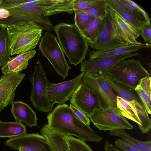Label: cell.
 <instances>
[{
	"instance_id": "6da1fadb",
	"label": "cell",
	"mask_w": 151,
	"mask_h": 151,
	"mask_svg": "<svg viewBox=\"0 0 151 151\" xmlns=\"http://www.w3.org/2000/svg\"><path fill=\"white\" fill-rule=\"evenodd\" d=\"M32 22L42 30L51 32L53 25L36 0H3L0 6V27L6 29L18 22Z\"/></svg>"
},
{
	"instance_id": "7a4b0ae2",
	"label": "cell",
	"mask_w": 151,
	"mask_h": 151,
	"mask_svg": "<svg viewBox=\"0 0 151 151\" xmlns=\"http://www.w3.org/2000/svg\"><path fill=\"white\" fill-rule=\"evenodd\" d=\"M47 124L53 131L74 136L83 141L100 142L103 138L84 124L68 104H59L48 114Z\"/></svg>"
},
{
	"instance_id": "3957f363",
	"label": "cell",
	"mask_w": 151,
	"mask_h": 151,
	"mask_svg": "<svg viewBox=\"0 0 151 151\" xmlns=\"http://www.w3.org/2000/svg\"><path fill=\"white\" fill-rule=\"evenodd\" d=\"M63 52L69 63L75 66L81 63L88 51V42L75 24L61 22L54 27Z\"/></svg>"
},
{
	"instance_id": "277c9868",
	"label": "cell",
	"mask_w": 151,
	"mask_h": 151,
	"mask_svg": "<svg viewBox=\"0 0 151 151\" xmlns=\"http://www.w3.org/2000/svg\"><path fill=\"white\" fill-rule=\"evenodd\" d=\"M11 55L34 50L38 45L42 29L32 22H18L6 29Z\"/></svg>"
},
{
	"instance_id": "5b68a950",
	"label": "cell",
	"mask_w": 151,
	"mask_h": 151,
	"mask_svg": "<svg viewBox=\"0 0 151 151\" xmlns=\"http://www.w3.org/2000/svg\"><path fill=\"white\" fill-rule=\"evenodd\" d=\"M28 78L31 84L30 97L32 105L39 111L50 112L54 104L49 100L47 91L49 82L40 59L37 61L34 72Z\"/></svg>"
},
{
	"instance_id": "8992f818",
	"label": "cell",
	"mask_w": 151,
	"mask_h": 151,
	"mask_svg": "<svg viewBox=\"0 0 151 151\" xmlns=\"http://www.w3.org/2000/svg\"><path fill=\"white\" fill-rule=\"evenodd\" d=\"M106 74L134 89L142 79L151 76L141 61L134 58L120 62Z\"/></svg>"
},
{
	"instance_id": "52a82bcc",
	"label": "cell",
	"mask_w": 151,
	"mask_h": 151,
	"mask_svg": "<svg viewBox=\"0 0 151 151\" xmlns=\"http://www.w3.org/2000/svg\"><path fill=\"white\" fill-rule=\"evenodd\" d=\"M39 47L42 55L48 60L58 74L64 79L68 77L71 67L68 65L55 36L46 32L41 38Z\"/></svg>"
},
{
	"instance_id": "ba28073f",
	"label": "cell",
	"mask_w": 151,
	"mask_h": 151,
	"mask_svg": "<svg viewBox=\"0 0 151 151\" xmlns=\"http://www.w3.org/2000/svg\"><path fill=\"white\" fill-rule=\"evenodd\" d=\"M94 126L100 130L132 129L133 126L117 109L110 106L95 110L89 117Z\"/></svg>"
},
{
	"instance_id": "9c48e42d",
	"label": "cell",
	"mask_w": 151,
	"mask_h": 151,
	"mask_svg": "<svg viewBox=\"0 0 151 151\" xmlns=\"http://www.w3.org/2000/svg\"><path fill=\"white\" fill-rule=\"evenodd\" d=\"M127 44L119 36L114 26L110 10L107 7L98 35L94 42L88 44V45L94 50L105 52L114 49Z\"/></svg>"
},
{
	"instance_id": "30bf717a",
	"label": "cell",
	"mask_w": 151,
	"mask_h": 151,
	"mask_svg": "<svg viewBox=\"0 0 151 151\" xmlns=\"http://www.w3.org/2000/svg\"><path fill=\"white\" fill-rule=\"evenodd\" d=\"M81 82L88 85L96 96L100 108L111 106L117 109L116 96L104 80L103 76L97 73H84Z\"/></svg>"
},
{
	"instance_id": "8fae6325",
	"label": "cell",
	"mask_w": 151,
	"mask_h": 151,
	"mask_svg": "<svg viewBox=\"0 0 151 151\" xmlns=\"http://www.w3.org/2000/svg\"><path fill=\"white\" fill-rule=\"evenodd\" d=\"M5 146L22 151H52L46 138L37 133L25 134L10 138L4 142Z\"/></svg>"
},
{
	"instance_id": "7c38bea8",
	"label": "cell",
	"mask_w": 151,
	"mask_h": 151,
	"mask_svg": "<svg viewBox=\"0 0 151 151\" xmlns=\"http://www.w3.org/2000/svg\"><path fill=\"white\" fill-rule=\"evenodd\" d=\"M70 104L89 118L95 110L100 108L98 99L92 89L81 82L70 99Z\"/></svg>"
},
{
	"instance_id": "4fadbf2b",
	"label": "cell",
	"mask_w": 151,
	"mask_h": 151,
	"mask_svg": "<svg viewBox=\"0 0 151 151\" xmlns=\"http://www.w3.org/2000/svg\"><path fill=\"white\" fill-rule=\"evenodd\" d=\"M84 73L75 78L58 83H48L47 91L50 101L59 104H65L70 100L76 89L81 83Z\"/></svg>"
},
{
	"instance_id": "5bb4252c",
	"label": "cell",
	"mask_w": 151,
	"mask_h": 151,
	"mask_svg": "<svg viewBox=\"0 0 151 151\" xmlns=\"http://www.w3.org/2000/svg\"><path fill=\"white\" fill-rule=\"evenodd\" d=\"M138 52L129 53L116 57L99 59H85L81 63L80 71L84 73H97L104 76L113 67L120 62L132 57L141 58Z\"/></svg>"
},
{
	"instance_id": "9a60e30c",
	"label": "cell",
	"mask_w": 151,
	"mask_h": 151,
	"mask_svg": "<svg viewBox=\"0 0 151 151\" xmlns=\"http://www.w3.org/2000/svg\"><path fill=\"white\" fill-rule=\"evenodd\" d=\"M25 76L19 72L3 74L0 76V112L14 101L15 91Z\"/></svg>"
},
{
	"instance_id": "2e32d148",
	"label": "cell",
	"mask_w": 151,
	"mask_h": 151,
	"mask_svg": "<svg viewBox=\"0 0 151 151\" xmlns=\"http://www.w3.org/2000/svg\"><path fill=\"white\" fill-rule=\"evenodd\" d=\"M110 10L115 29L121 39L125 43L129 45L141 44V43L136 40L140 35V32L116 13Z\"/></svg>"
},
{
	"instance_id": "e0dca14e",
	"label": "cell",
	"mask_w": 151,
	"mask_h": 151,
	"mask_svg": "<svg viewBox=\"0 0 151 151\" xmlns=\"http://www.w3.org/2000/svg\"><path fill=\"white\" fill-rule=\"evenodd\" d=\"M12 104L10 112L16 121L23 122L29 127H39L36 114L29 105L21 101H14Z\"/></svg>"
},
{
	"instance_id": "ac0fdd59",
	"label": "cell",
	"mask_w": 151,
	"mask_h": 151,
	"mask_svg": "<svg viewBox=\"0 0 151 151\" xmlns=\"http://www.w3.org/2000/svg\"><path fill=\"white\" fill-rule=\"evenodd\" d=\"M151 43H141L138 45H129L127 44L114 49L103 52L95 50H88L89 59H99L116 57L123 55L131 53L139 50L150 48Z\"/></svg>"
},
{
	"instance_id": "d6986e66",
	"label": "cell",
	"mask_w": 151,
	"mask_h": 151,
	"mask_svg": "<svg viewBox=\"0 0 151 151\" xmlns=\"http://www.w3.org/2000/svg\"><path fill=\"white\" fill-rule=\"evenodd\" d=\"M75 0H38L37 4L42 9L45 15L50 16L59 13L66 12L71 14L74 12L73 3Z\"/></svg>"
},
{
	"instance_id": "ffe728a7",
	"label": "cell",
	"mask_w": 151,
	"mask_h": 151,
	"mask_svg": "<svg viewBox=\"0 0 151 151\" xmlns=\"http://www.w3.org/2000/svg\"><path fill=\"white\" fill-rule=\"evenodd\" d=\"M103 76L104 80L116 96L128 101L134 100L142 106L138 95L134 89L119 82L109 75L106 74Z\"/></svg>"
},
{
	"instance_id": "44dd1931",
	"label": "cell",
	"mask_w": 151,
	"mask_h": 151,
	"mask_svg": "<svg viewBox=\"0 0 151 151\" xmlns=\"http://www.w3.org/2000/svg\"><path fill=\"white\" fill-rule=\"evenodd\" d=\"M36 53L35 50H33L11 58L7 63L2 67V74L19 73L26 69L29 65V60L34 57Z\"/></svg>"
},
{
	"instance_id": "7402d4cb",
	"label": "cell",
	"mask_w": 151,
	"mask_h": 151,
	"mask_svg": "<svg viewBox=\"0 0 151 151\" xmlns=\"http://www.w3.org/2000/svg\"><path fill=\"white\" fill-rule=\"evenodd\" d=\"M47 141L52 151H70L67 141L68 135L55 132L45 124L40 130Z\"/></svg>"
},
{
	"instance_id": "603a6c76",
	"label": "cell",
	"mask_w": 151,
	"mask_h": 151,
	"mask_svg": "<svg viewBox=\"0 0 151 151\" xmlns=\"http://www.w3.org/2000/svg\"><path fill=\"white\" fill-rule=\"evenodd\" d=\"M151 76L142 79L135 88L142 106L150 114H151Z\"/></svg>"
},
{
	"instance_id": "cb8c5ba5",
	"label": "cell",
	"mask_w": 151,
	"mask_h": 151,
	"mask_svg": "<svg viewBox=\"0 0 151 151\" xmlns=\"http://www.w3.org/2000/svg\"><path fill=\"white\" fill-rule=\"evenodd\" d=\"M142 25L150 24L148 14L139 4L131 0H116Z\"/></svg>"
},
{
	"instance_id": "d4e9b609",
	"label": "cell",
	"mask_w": 151,
	"mask_h": 151,
	"mask_svg": "<svg viewBox=\"0 0 151 151\" xmlns=\"http://www.w3.org/2000/svg\"><path fill=\"white\" fill-rule=\"evenodd\" d=\"M26 126L22 122H4L0 120V137L14 138L25 134Z\"/></svg>"
},
{
	"instance_id": "484cf974",
	"label": "cell",
	"mask_w": 151,
	"mask_h": 151,
	"mask_svg": "<svg viewBox=\"0 0 151 151\" xmlns=\"http://www.w3.org/2000/svg\"><path fill=\"white\" fill-rule=\"evenodd\" d=\"M107 7L140 32L142 24L116 0H108Z\"/></svg>"
},
{
	"instance_id": "4316f807",
	"label": "cell",
	"mask_w": 151,
	"mask_h": 151,
	"mask_svg": "<svg viewBox=\"0 0 151 151\" xmlns=\"http://www.w3.org/2000/svg\"><path fill=\"white\" fill-rule=\"evenodd\" d=\"M116 105L117 109L124 117L135 122L138 126L141 125L137 111L130 101L117 96Z\"/></svg>"
},
{
	"instance_id": "83f0119b",
	"label": "cell",
	"mask_w": 151,
	"mask_h": 151,
	"mask_svg": "<svg viewBox=\"0 0 151 151\" xmlns=\"http://www.w3.org/2000/svg\"><path fill=\"white\" fill-rule=\"evenodd\" d=\"M109 134L119 137L144 151H151V141H142L133 138L123 129L110 131Z\"/></svg>"
},
{
	"instance_id": "f1b7e54d",
	"label": "cell",
	"mask_w": 151,
	"mask_h": 151,
	"mask_svg": "<svg viewBox=\"0 0 151 151\" xmlns=\"http://www.w3.org/2000/svg\"><path fill=\"white\" fill-rule=\"evenodd\" d=\"M6 29L1 28L0 30V66L6 64L11 58L9 38Z\"/></svg>"
},
{
	"instance_id": "f546056e",
	"label": "cell",
	"mask_w": 151,
	"mask_h": 151,
	"mask_svg": "<svg viewBox=\"0 0 151 151\" xmlns=\"http://www.w3.org/2000/svg\"><path fill=\"white\" fill-rule=\"evenodd\" d=\"M135 109L141 122L139 129L143 134L148 132L151 128V120L145 109L139 103L134 100L130 101Z\"/></svg>"
},
{
	"instance_id": "4dcf8cb0",
	"label": "cell",
	"mask_w": 151,
	"mask_h": 151,
	"mask_svg": "<svg viewBox=\"0 0 151 151\" xmlns=\"http://www.w3.org/2000/svg\"><path fill=\"white\" fill-rule=\"evenodd\" d=\"M103 19L95 18L88 26L81 31L88 44L94 42L99 33Z\"/></svg>"
},
{
	"instance_id": "1f68e13d",
	"label": "cell",
	"mask_w": 151,
	"mask_h": 151,
	"mask_svg": "<svg viewBox=\"0 0 151 151\" xmlns=\"http://www.w3.org/2000/svg\"><path fill=\"white\" fill-rule=\"evenodd\" d=\"M108 0H96L90 8L83 11L96 18L103 19L105 16L107 8Z\"/></svg>"
},
{
	"instance_id": "d6a6232c",
	"label": "cell",
	"mask_w": 151,
	"mask_h": 151,
	"mask_svg": "<svg viewBox=\"0 0 151 151\" xmlns=\"http://www.w3.org/2000/svg\"><path fill=\"white\" fill-rule=\"evenodd\" d=\"M75 24L82 31L87 28L95 17L83 11L75 13Z\"/></svg>"
},
{
	"instance_id": "836d02e7",
	"label": "cell",
	"mask_w": 151,
	"mask_h": 151,
	"mask_svg": "<svg viewBox=\"0 0 151 151\" xmlns=\"http://www.w3.org/2000/svg\"><path fill=\"white\" fill-rule=\"evenodd\" d=\"M67 141L70 151H93L85 141L72 136H67Z\"/></svg>"
},
{
	"instance_id": "e575fe53",
	"label": "cell",
	"mask_w": 151,
	"mask_h": 151,
	"mask_svg": "<svg viewBox=\"0 0 151 151\" xmlns=\"http://www.w3.org/2000/svg\"><path fill=\"white\" fill-rule=\"evenodd\" d=\"M96 0H75L73 8L74 13L83 11L91 7Z\"/></svg>"
},
{
	"instance_id": "d590c367",
	"label": "cell",
	"mask_w": 151,
	"mask_h": 151,
	"mask_svg": "<svg viewBox=\"0 0 151 151\" xmlns=\"http://www.w3.org/2000/svg\"><path fill=\"white\" fill-rule=\"evenodd\" d=\"M114 143L116 146L122 151H144L122 139L118 138Z\"/></svg>"
},
{
	"instance_id": "8d00e7d4",
	"label": "cell",
	"mask_w": 151,
	"mask_h": 151,
	"mask_svg": "<svg viewBox=\"0 0 151 151\" xmlns=\"http://www.w3.org/2000/svg\"><path fill=\"white\" fill-rule=\"evenodd\" d=\"M151 24H144L142 25L141 35L146 43H151Z\"/></svg>"
},
{
	"instance_id": "74e56055",
	"label": "cell",
	"mask_w": 151,
	"mask_h": 151,
	"mask_svg": "<svg viewBox=\"0 0 151 151\" xmlns=\"http://www.w3.org/2000/svg\"><path fill=\"white\" fill-rule=\"evenodd\" d=\"M69 106L78 118L84 124L88 125L90 124V120L86 115L71 104H70Z\"/></svg>"
},
{
	"instance_id": "f35d334b",
	"label": "cell",
	"mask_w": 151,
	"mask_h": 151,
	"mask_svg": "<svg viewBox=\"0 0 151 151\" xmlns=\"http://www.w3.org/2000/svg\"><path fill=\"white\" fill-rule=\"evenodd\" d=\"M104 148V151H122L116 146L110 144L106 139L105 140Z\"/></svg>"
},
{
	"instance_id": "ab89813d",
	"label": "cell",
	"mask_w": 151,
	"mask_h": 151,
	"mask_svg": "<svg viewBox=\"0 0 151 151\" xmlns=\"http://www.w3.org/2000/svg\"><path fill=\"white\" fill-rule=\"evenodd\" d=\"M3 0H0V6L3 1Z\"/></svg>"
},
{
	"instance_id": "60d3db41",
	"label": "cell",
	"mask_w": 151,
	"mask_h": 151,
	"mask_svg": "<svg viewBox=\"0 0 151 151\" xmlns=\"http://www.w3.org/2000/svg\"><path fill=\"white\" fill-rule=\"evenodd\" d=\"M19 151H22V150H19Z\"/></svg>"
}]
</instances>
